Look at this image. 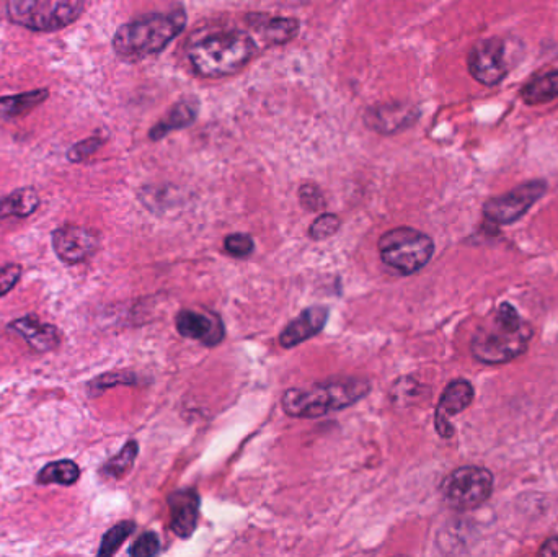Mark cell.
Returning <instances> with one entry per match:
<instances>
[{"label":"cell","mask_w":558,"mask_h":557,"mask_svg":"<svg viewBox=\"0 0 558 557\" xmlns=\"http://www.w3.org/2000/svg\"><path fill=\"white\" fill-rule=\"evenodd\" d=\"M534 330L510 303L495 309L492 317L475 332L470 350L485 365H501L523 355Z\"/></svg>","instance_id":"6da1fadb"},{"label":"cell","mask_w":558,"mask_h":557,"mask_svg":"<svg viewBox=\"0 0 558 557\" xmlns=\"http://www.w3.org/2000/svg\"><path fill=\"white\" fill-rule=\"evenodd\" d=\"M369 379L358 376L333 378L307 388H291L284 393L281 406L289 417L317 419L355 406L371 393Z\"/></svg>","instance_id":"7a4b0ae2"},{"label":"cell","mask_w":558,"mask_h":557,"mask_svg":"<svg viewBox=\"0 0 558 557\" xmlns=\"http://www.w3.org/2000/svg\"><path fill=\"white\" fill-rule=\"evenodd\" d=\"M257 53V43L242 30L204 36L190 46L188 56L195 71L208 79L232 76Z\"/></svg>","instance_id":"3957f363"},{"label":"cell","mask_w":558,"mask_h":557,"mask_svg":"<svg viewBox=\"0 0 558 557\" xmlns=\"http://www.w3.org/2000/svg\"><path fill=\"white\" fill-rule=\"evenodd\" d=\"M186 25L183 10L154 14L126 23L113 36V50L120 58L139 61L160 53L175 40Z\"/></svg>","instance_id":"277c9868"},{"label":"cell","mask_w":558,"mask_h":557,"mask_svg":"<svg viewBox=\"0 0 558 557\" xmlns=\"http://www.w3.org/2000/svg\"><path fill=\"white\" fill-rule=\"evenodd\" d=\"M15 25L35 32H56L84 14L87 0H5Z\"/></svg>","instance_id":"5b68a950"},{"label":"cell","mask_w":558,"mask_h":557,"mask_svg":"<svg viewBox=\"0 0 558 557\" xmlns=\"http://www.w3.org/2000/svg\"><path fill=\"white\" fill-rule=\"evenodd\" d=\"M379 254L387 267L402 275H413L430 263L434 242L418 229H390L379 239Z\"/></svg>","instance_id":"8992f818"},{"label":"cell","mask_w":558,"mask_h":557,"mask_svg":"<svg viewBox=\"0 0 558 557\" xmlns=\"http://www.w3.org/2000/svg\"><path fill=\"white\" fill-rule=\"evenodd\" d=\"M492 492L493 474L479 466H462L441 484L444 502L456 510L477 508L487 502Z\"/></svg>","instance_id":"52a82bcc"},{"label":"cell","mask_w":558,"mask_h":557,"mask_svg":"<svg viewBox=\"0 0 558 557\" xmlns=\"http://www.w3.org/2000/svg\"><path fill=\"white\" fill-rule=\"evenodd\" d=\"M511 54L508 41L488 38L472 46L467 54L470 76L479 84L493 87L505 79L511 69Z\"/></svg>","instance_id":"ba28073f"},{"label":"cell","mask_w":558,"mask_h":557,"mask_svg":"<svg viewBox=\"0 0 558 557\" xmlns=\"http://www.w3.org/2000/svg\"><path fill=\"white\" fill-rule=\"evenodd\" d=\"M547 192V182L544 180H531L519 187L513 188L511 192L492 198L483 205V214L490 223L505 226L513 224L523 218L537 201L544 197Z\"/></svg>","instance_id":"9c48e42d"},{"label":"cell","mask_w":558,"mask_h":557,"mask_svg":"<svg viewBox=\"0 0 558 557\" xmlns=\"http://www.w3.org/2000/svg\"><path fill=\"white\" fill-rule=\"evenodd\" d=\"M53 249L61 262L67 265L89 260L100 247V234L95 229L64 224L53 232Z\"/></svg>","instance_id":"30bf717a"},{"label":"cell","mask_w":558,"mask_h":557,"mask_svg":"<svg viewBox=\"0 0 558 557\" xmlns=\"http://www.w3.org/2000/svg\"><path fill=\"white\" fill-rule=\"evenodd\" d=\"M178 334L186 339L196 340L204 347H216L226 335V327L216 312L182 309L177 314Z\"/></svg>","instance_id":"8fae6325"},{"label":"cell","mask_w":558,"mask_h":557,"mask_svg":"<svg viewBox=\"0 0 558 557\" xmlns=\"http://www.w3.org/2000/svg\"><path fill=\"white\" fill-rule=\"evenodd\" d=\"M474 396L472 384L465 379H456L448 384V388L444 389L443 396L439 399L436 417H434L436 430L441 437L451 438L454 435V428L449 422V417L464 412L474 401Z\"/></svg>","instance_id":"7c38bea8"},{"label":"cell","mask_w":558,"mask_h":557,"mask_svg":"<svg viewBox=\"0 0 558 557\" xmlns=\"http://www.w3.org/2000/svg\"><path fill=\"white\" fill-rule=\"evenodd\" d=\"M418 118V110L408 103H382L369 108L364 121L366 126L379 134H394L405 130Z\"/></svg>","instance_id":"4fadbf2b"},{"label":"cell","mask_w":558,"mask_h":557,"mask_svg":"<svg viewBox=\"0 0 558 557\" xmlns=\"http://www.w3.org/2000/svg\"><path fill=\"white\" fill-rule=\"evenodd\" d=\"M200 505V495L191 489L169 495L170 528L178 538L188 540L193 536L200 518Z\"/></svg>","instance_id":"5bb4252c"},{"label":"cell","mask_w":558,"mask_h":557,"mask_svg":"<svg viewBox=\"0 0 558 557\" xmlns=\"http://www.w3.org/2000/svg\"><path fill=\"white\" fill-rule=\"evenodd\" d=\"M7 327L9 330L17 332L38 353L51 352L62 342V335L58 327L41 322L40 317L35 314L15 319Z\"/></svg>","instance_id":"9a60e30c"},{"label":"cell","mask_w":558,"mask_h":557,"mask_svg":"<svg viewBox=\"0 0 558 557\" xmlns=\"http://www.w3.org/2000/svg\"><path fill=\"white\" fill-rule=\"evenodd\" d=\"M328 321V309L324 306H314V308L304 309V311L289 322L279 335V344L284 348H293L297 345L312 339L324 330Z\"/></svg>","instance_id":"2e32d148"},{"label":"cell","mask_w":558,"mask_h":557,"mask_svg":"<svg viewBox=\"0 0 558 557\" xmlns=\"http://www.w3.org/2000/svg\"><path fill=\"white\" fill-rule=\"evenodd\" d=\"M196 116H198V103L188 99L182 100L152 128L149 136L152 141H159L172 131L183 130L186 126H190L196 120Z\"/></svg>","instance_id":"e0dca14e"},{"label":"cell","mask_w":558,"mask_h":557,"mask_svg":"<svg viewBox=\"0 0 558 557\" xmlns=\"http://www.w3.org/2000/svg\"><path fill=\"white\" fill-rule=\"evenodd\" d=\"M40 206V197L35 188H18L15 192L0 197V219L28 218Z\"/></svg>","instance_id":"ac0fdd59"},{"label":"cell","mask_w":558,"mask_h":557,"mask_svg":"<svg viewBox=\"0 0 558 557\" xmlns=\"http://www.w3.org/2000/svg\"><path fill=\"white\" fill-rule=\"evenodd\" d=\"M255 27L268 45H284L294 40L299 33L296 18L258 17L255 18Z\"/></svg>","instance_id":"d6986e66"},{"label":"cell","mask_w":558,"mask_h":557,"mask_svg":"<svg viewBox=\"0 0 558 557\" xmlns=\"http://www.w3.org/2000/svg\"><path fill=\"white\" fill-rule=\"evenodd\" d=\"M521 99L526 105L539 107L558 99V71H549L527 82L521 89Z\"/></svg>","instance_id":"ffe728a7"},{"label":"cell","mask_w":558,"mask_h":557,"mask_svg":"<svg viewBox=\"0 0 558 557\" xmlns=\"http://www.w3.org/2000/svg\"><path fill=\"white\" fill-rule=\"evenodd\" d=\"M49 92L46 89L31 90L20 95L0 97V120H14L18 116L27 115L31 110L46 102Z\"/></svg>","instance_id":"44dd1931"},{"label":"cell","mask_w":558,"mask_h":557,"mask_svg":"<svg viewBox=\"0 0 558 557\" xmlns=\"http://www.w3.org/2000/svg\"><path fill=\"white\" fill-rule=\"evenodd\" d=\"M80 477V468L72 459H59L53 463L46 464L41 469L36 482L40 486H51V484H59V486H74Z\"/></svg>","instance_id":"7402d4cb"},{"label":"cell","mask_w":558,"mask_h":557,"mask_svg":"<svg viewBox=\"0 0 558 557\" xmlns=\"http://www.w3.org/2000/svg\"><path fill=\"white\" fill-rule=\"evenodd\" d=\"M139 445L136 440H129L126 445L121 448L118 455L108 459L107 463L103 464V476L111 477V479H123L126 474L133 469L136 458H138Z\"/></svg>","instance_id":"603a6c76"},{"label":"cell","mask_w":558,"mask_h":557,"mask_svg":"<svg viewBox=\"0 0 558 557\" xmlns=\"http://www.w3.org/2000/svg\"><path fill=\"white\" fill-rule=\"evenodd\" d=\"M134 530H136V523L129 522V520L111 526L110 530L102 538V544H100V549H98L97 553L98 556H113L121 548V544L128 540L129 536L133 535Z\"/></svg>","instance_id":"cb8c5ba5"},{"label":"cell","mask_w":558,"mask_h":557,"mask_svg":"<svg viewBox=\"0 0 558 557\" xmlns=\"http://www.w3.org/2000/svg\"><path fill=\"white\" fill-rule=\"evenodd\" d=\"M425 389L426 386H421L415 379L405 376V378L395 381L394 386L390 389V399L397 406H410L413 402L421 399V394Z\"/></svg>","instance_id":"d4e9b609"},{"label":"cell","mask_w":558,"mask_h":557,"mask_svg":"<svg viewBox=\"0 0 558 557\" xmlns=\"http://www.w3.org/2000/svg\"><path fill=\"white\" fill-rule=\"evenodd\" d=\"M340 218L337 214H320L319 218L315 219L314 223L310 224L309 236L314 241H325L333 234H337L340 229Z\"/></svg>","instance_id":"484cf974"},{"label":"cell","mask_w":558,"mask_h":557,"mask_svg":"<svg viewBox=\"0 0 558 557\" xmlns=\"http://www.w3.org/2000/svg\"><path fill=\"white\" fill-rule=\"evenodd\" d=\"M224 249H226L227 254L232 255L235 259H245L248 255L253 254L255 250V242H253L252 237L248 234H231V236L226 237L224 241Z\"/></svg>","instance_id":"4316f807"},{"label":"cell","mask_w":558,"mask_h":557,"mask_svg":"<svg viewBox=\"0 0 558 557\" xmlns=\"http://www.w3.org/2000/svg\"><path fill=\"white\" fill-rule=\"evenodd\" d=\"M160 553V540L157 533L147 531L139 536L136 543L129 548V556L133 557H154Z\"/></svg>","instance_id":"83f0119b"},{"label":"cell","mask_w":558,"mask_h":557,"mask_svg":"<svg viewBox=\"0 0 558 557\" xmlns=\"http://www.w3.org/2000/svg\"><path fill=\"white\" fill-rule=\"evenodd\" d=\"M105 139L102 136H92V138L84 139L80 143L74 144L69 151H67V159L74 162H82L87 159V157L92 156L98 149L102 148Z\"/></svg>","instance_id":"f1b7e54d"},{"label":"cell","mask_w":558,"mask_h":557,"mask_svg":"<svg viewBox=\"0 0 558 557\" xmlns=\"http://www.w3.org/2000/svg\"><path fill=\"white\" fill-rule=\"evenodd\" d=\"M115 384H134V378L131 375H126V373H105V375L98 376V378L93 379L92 383H89V393L92 396H97V394L113 388Z\"/></svg>","instance_id":"f546056e"},{"label":"cell","mask_w":558,"mask_h":557,"mask_svg":"<svg viewBox=\"0 0 558 557\" xmlns=\"http://www.w3.org/2000/svg\"><path fill=\"white\" fill-rule=\"evenodd\" d=\"M299 201L307 211H312V213L325 208L324 195L320 192L319 187H315L314 183L302 185L301 190H299Z\"/></svg>","instance_id":"4dcf8cb0"},{"label":"cell","mask_w":558,"mask_h":557,"mask_svg":"<svg viewBox=\"0 0 558 557\" xmlns=\"http://www.w3.org/2000/svg\"><path fill=\"white\" fill-rule=\"evenodd\" d=\"M22 267L18 263H7L0 267V298L14 290L18 280L22 278Z\"/></svg>","instance_id":"1f68e13d"},{"label":"cell","mask_w":558,"mask_h":557,"mask_svg":"<svg viewBox=\"0 0 558 557\" xmlns=\"http://www.w3.org/2000/svg\"><path fill=\"white\" fill-rule=\"evenodd\" d=\"M541 556H558V538H550L542 544Z\"/></svg>","instance_id":"d6a6232c"}]
</instances>
